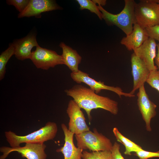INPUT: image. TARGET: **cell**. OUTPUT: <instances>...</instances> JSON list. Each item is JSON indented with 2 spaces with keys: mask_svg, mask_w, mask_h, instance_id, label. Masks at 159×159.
<instances>
[{
  "mask_svg": "<svg viewBox=\"0 0 159 159\" xmlns=\"http://www.w3.org/2000/svg\"><path fill=\"white\" fill-rule=\"evenodd\" d=\"M146 82L159 92V72L158 69L150 71Z\"/></svg>",
  "mask_w": 159,
  "mask_h": 159,
  "instance_id": "cell-22",
  "label": "cell"
},
{
  "mask_svg": "<svg viewBox=\"0 0 159 159\" xmlns=\"http://www.w3.org/2000/svg\"><path fill=\"white\" fill-rule=\"evenodd\" d=\"M134 13L137 24L143 28L159 24V4L156 0H142L136 3Z\"/></svg>",
  "mask_w": 159,
  "mask_h": 159,
  "instance_id": "cell-5",
  "label": "cell"
},
{
  "mask_svg": "<svg viewBox=\"0 0 159 159\" xmlns=\"http://www.w3.org/2000/svg\"><path fill=\"white\" fill-rule=\"evenodd\" d=\"M132 74L133 78V87L130 92L134 95L135 91L146 82L149 76L150 70L144 62L133 53L131 57Z\"/></svg>",
  "mask_w": 159,
  "mask_h": 159,
  "instance_id": "cell-12",
  "label": "cell"
},
{
  "mask_svg": "<svg viewBox=\"0 0 159 159\" xmlns=\"http://www.w3.org/2000/svg\"><path fill=\"white\" fill-rule=\"evenodd\" d=\"M82 159H113L111 151L105 150L88 152L83 150Z\"/></svg>",
  "mask_w": 159,
  "mask_h": 159,
  "instance_id": "cell-20",
  "label": "cell"
},
{
  "mask_svg": "<svg viewBox=\"0 0 159 159\" xmlns=\"http://www.w3.org/2000/svg\"><path fill=\"white\" fill-rule=\"evenodd\" d=\"M157 48L158 50V52L154 59V62L157 66L158 71L159 72V43L157 45Z\"/></svg>",
  "mask_w": 159,
  "mask_h": 159,
  "instance_id": "cell-27",
  "label": "cell"
},
{
  "mask_svg": "<svg viewBox=\"0 0 159 159\" xmlns=\"http://www.w3.org/2000/svg\"><path fill=\"white\" fill-rule=\"evenodd\" d=\"M36 67L47 70L59 64H64L61 55L55 51L41 47H36L32 52L30 59Z\"/></svg>",
  "mask_w": 159,
  "mask_h": 159,
  "instance_id": "cell-6",
  "label": "cell"
},
{
  "mask_svg": "<svg viewBox=\"0 0 159 159\" xmlns=\"http://www.w3.org/2000/svg\"><path fill=\"white\" fill-rule=\"evenodd\" d=\"M77 147L83 150H89L91 152L111 151L113 145L110 140L96 128L93 131H85L74 135Z\"/></svg>",
  "mask_w": 159,
  "mask_h": 159,
  "instance_id": "cell-4",
  "label": "cell"
},
{
  "mask_svg": "<svg viewBox=\"0 0 159 159\" xmlns=\"http://www.w3.org/2000/svg\"><path fill=\"white\" fill-rule=\"evenodd\" d=\"M57 131V124L49 122L39 130L26 135H19L11 131H6L5 135L11 147L15 148L20 146V144L24 143H44L45 142L53 140Z\"/></svg>",
  "mask_w": 159,
  "mask_h": 159,
  "instance_id": "cell-2",
  "label": "cell"
},
{
  "mask_svg": "<svg viewBox=\"0 0 159 159\" xmlns=\"http://www.w3.org/2000/svg\"><path fill=\"white\" fill-rule=\"evenodd\" d=\"M113 132L117 140L125 146V151L124 154L125 155H130L132 152H136L143 150L140 145L123 135L117 127L113 128Z\"/></svg>",
  "mask_w": 159,
  "mask_h": 159,
  "instance_id": "cell-18",
  "label": "cell"
},
{
  "mask_svg": "<svg viewBox=\"0 0 159 159\" xmlns=\"http://www.w3.org/2000/svg\"><path fill=\"white\" fill-rule=\"evenodd\" d=\"M149 37L145 29L136 23L134 25L132 33L123 37L120 43L131 51L140 47Z\"/></svg>",
  "mask_w": 159,
  "mask_h": 159,
  "instance_id": "cell-16",
  "label": "cell"
},
{
  "mask_svg": "<svg viewBox=\"0 0 159 159\" xmlns=\"http://www.w3.org/2000/svg\"><path fill=\"white\" fill-rule=\"evenodd\" d=\"M29 1V0H7V4L15 6L19 12H22L25 9Z\"/></svg>",
  "mask_w": 159,
  "mask_h": 159,
  "instance_id": "cell-23",
  "label": "cell"
},
{
  "mask_svg": "<svg viewBox=\"0 0 159 159\" xmlns=\"http://www.w3.org/2000/svg\"><path fill=\"white\" fill-rule=\"evenodd\" d=\"M70 76L73 80L77 84L84 83L87 85L97 94L100 92L102 90H107L115 92L120 97L122 96L128 97L135 96L134 95H132L130 93L123 92L120 87L108 86L105 84L103 82L97 81L90 77L89 74L80 70L77 72H72Z\"/></svg>",
  "mask_w": 159,
  "mask_h": 159,
  "instance_id": "cell-8",
  "label": "cell"
},
{
  "mask_svg": "<svg viewBox=\"0 0 159 159\" xmlns=\"http://www.w3.org/2000/svg\"><path fill=\"white\" fill-rule=\"evenodd\" d=\"M137 96L138 105L142 118L145 122L146 129L148 131L150 132L152 130L151 120L156 115L157 105L150 100L144 85L139 89Z\"/></svg>",
  "mask_w": 159,
  "mask_h": 159,
  "instance_id": "cell-10",
  "label": "cell"
},
{
  "mask_svg": "<svg viewBox=\"0 0 159 159\" xmlns=\"http://www.w3.org/2000/svg\"><path fill=\"white\" fill-rule=\"evenodd\" d=\"M15 47L12 44H9L8 47L1 53L0 55V80L4 77L6 72V65L9 59L14 55Z\"/></svg>",
  "mask_w": 159,
  "mask_h": 159,
  "instance_id": "cell-19",
  "label": "cell"
},
{
  "mask_svg": "<svg viewBox=\"0 0 159 159\" xmlns=\"http://www.w3.org/2000/svg\"><path fill=\"white\" fill-rule=\"evenodd\" d=\"M145 29L149 37L158 41L159 43V24Z\"/></svg>",
  "mask_w": 159,
  "mask_h": 159,
  "instance_id": "cell-25",
  "label": "cell"
},
{
  "mask_svg": "<svg viewBox=\"0 0 159 159\" xmlns=\"http://www.w3.org/2000/svg\"><path fill=\"white\" fill-rule=\"evenodd\" d=\"M64 92L67 96L73 98L81 109L85 110L90 124L92 118L91 112L93 109H102L114 115L118 113L117 102L108 97L99 95L90 88L82 85H76Z\"/></svg>",
  "mask_w": 159,
  "mask_h": 159,
  "instance_id": "cell-1",
  "label": "cell"
},
{
  "mask_svg": "<svg viewBox=\"0 0 159 159\" xmlns=\"http://www.w3.org/2000/svg\"><path fill=\"white\" fill-rule=\"evenodd\" d=\"M62 9L54 0H30L26 7L18 14V17L21 18L35 16L39 18L43 12Z\"/></svg>",
  "mask_w": 159,
  "mask_h": 159,
  "instance_id": "cell-11",
  "label": "cell"
},
{
  "mask_svg": "<svg viewBox=\"0 0 159 159\" xmlns=\"http://www.w3.org/2000/svg\"><path fill=\"white\" fill-rule=\"evenodd\" d=\"M61 126L64 135V143L56 152L61 153L64 159H82L83 150L75 146L73 142L74 134L69 130L65 124H62Z\"/></svg>",
  "mask_w": 159,
  "mask_h": 159,
  "instance_id": "cell-14",
  "label": "cell"
},
{
  "mask_svg": "<svg viewBox=\"0 0 159 159\" xmlns=\"http://www.w3.org/2000/svg\"><path fill=\"white\" fill-rule=\"evenodd\" d=\"M76 1L80 6L79 8L80 10L88 9L91 12L96 14L100 19L102 20V14L98 6L92 0H77Z\"/></svg>",
  "mask_w": 159,
  "mask_h": 159,
  "instance_id": "cell-21",
  "label": "cell"
},
{
  "mask_svg": "<svg viewBox=\"0 0 159 159\" xmlns=\"http://www.w3.org/2000/svg\"><path fill=\"white\" fill-rule=\"evenodd\" d=\"M135 155L139 159H148L149 158H159V150L157 152H152L144 150L135 152Z\"/></svg>",
  "mask_w": 159,
  "mask_h": 159,
  "instance_id": "cell-24",
  "label": "cell"
},
{
  "mask_svg": "<svg viewBox=\"0 0 159 159\" xmlns=\"http://www.w3.org/2000/svg\"><path fill=\"white\" fill-rule=\"evenodd\" d=\"M81 108L73 100H70L66 110L69 118V130L74 135L90 130Z\"/></svg>",
  "mask_w": 159,
  "mask_h": 159,
  "instance_id": "cell-9",
  "label": "cell"
},
{
  "mask_svg": "<svg viewBox=\"0 0 159 159\" xmlns=\"http://www.w3.org/2000/svg\"><path fill=\"white\" fill-rule=\"evenodd\" d=\"M157 45L155 40L149 37L140 47L133 50L134 53L145 63L150 71L158 69L154 64Z\"/></svg>",
  "mask_w": 159,
  "mask_h": 159,
  "instance_id": "cell-13",
  "label": "cell"
},
{
  "mask_svg": "<svg viewBox=\"0 0 159 159\" xmlns=\"http://www.w3.org/2000/svg\"><path fill=\"white\" fill-rule=\"evenodd\" d=\"M12 44L15 47L14 55L17 59L20 60L30 59L32 55V49L34 47L39 46L36 36L32 34L16 40Z\"/></svg>",
  "mask_w": 159,
  "mask_h": 159,
  "instance_id": "cell-15",
  "label": "cell"
},
{
  "mask_svg": "<svg viewBox=\"0 0 159 159\" xmlns=\"http://www.w3.org/2000/svg\"><path fill=\"white\" fill-rule=\"evenodd\" d=\"M62 49V57L64 64L66 65L72 72H77L80 70L79 65L82 58L76 50L61 42L59 45Z\"/></svg>",
  "mask_w": 159,
  "mask_h": 159,
  "instance_id": "cell-17",
  "label": "cell"
},
{
  "mask_svg": "<svg viewBox=\"0 0 159 159\" xmlns=\"http://www.w3.org/2000/svg\"><path fill=\"white\" fill-rule=\"evenodd\" d=\"M157 2L159 4V0H156Z\"/></svg>",
  "mask_w": 159,
  "mask_h": 159,
  "instance_id": "cell-29",
  "label": "cell"
},
{
  "mask_svg": "<svg viewBox=\"0 0 159 159\" xmlns=\"http://www.w3.org/2000/svg\"><path fill=\"white\" fill-rule=\"evenodd\" d=\"M94 3L96 4H97L98 5L102 6L105 5L106 4V0H93Z\"/></svg>",
  "mask_w": 159,
  "mask_h": 159,
  "instance_id": "cell-28",
  "label": "cell"
},
{
  "mask_svg": "<svg viewBox=\"0 0 159 159\" xmlns=\"http://www.w3.org/2000/svg\"><path fill=\"white\" fill-rule=\"evenodd\" d=\"M120 145L115 142L113 145L111 150L112 154L113 159H125L121 155L120 151Z\"/></svg>",
  "mask_w": 159,
  "mask_h": 159,
  "instance_id": "cell-26",
  "label": "cell"
},
{
  "mask_svg": "<svg viewBox=\"0 0 159 159\" xmlns=\"http://www.w3.org/2000/svg\"><path fill=\"white\" fill-rule=\"evenodd\" d=\"M135 4L133 0H125L123 9L117 14L109 12L101 5L98 7L102 14V19L108 25L116 26L127 35L132 32L133 25L137 23L134 13Z\"/></svg>",
  "mask_w": 159,
  "mask_h": 159,
  "instance_id": "cell-3",
  "label": "cell"
},
{
  "mask_svg": "<svg viewBox=\"0 0 159 159\" xmlns=\"http://www.w3.org/2000/svg\"><path fill=\"white\" fill-rule=\"evenodd\" d=\"M46 145L44 143H26L24 146L15 148L2 146L0 151L2 153L0 159H5L11 153L16 152L23 158L27 159H46L47 155L45 152Z\"/></svg>",
  "mask_w": 159,
  "mask_h": 159,
  "instance_id": "cell-7",
  "label": "cell"
}]
</instances>
